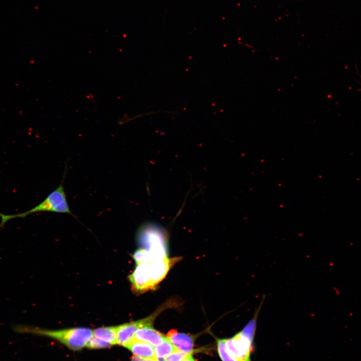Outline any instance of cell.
I'll return each mask as SVG.
<instances>
[{"instance_id": "obj_17", "label": "cell", "mask_w": 361, "mask_h": 361, "mask_svg": "<svg viewBox=\"0 0 361 361\" xmlns=\"http://www.w3.org/2000/svg\"><path fill=\"white\" fill-rule=\"evenodd\" d=\"M130 361H157L155 358H144L139 356H133Z\"/></svg>"}, {"instance_id": "obj_10", "label": "cell", "mask_w": 361, "mask_h": 361, "mask_svg": "<svg viewBox=\"0 0 361 361\" xmlns=\"http://www.w3.org/2000/svg\"><path fill=\"white\" fill-rule=\"evenodd\" d=\"M125 347L134 356L144 358H155L154 347L149 343L133 339Z\"/></svg>"}, {"instance_id": "obj_3", "label": "cell", "mask_w": 361, "mask_h": 361, "mask_svg": "<svg viewBox=\"0 0 361 361\" xmlns=\"http://www.w3.org/2000/svg\"><path fill=\"white\" fill-rule=\"evenodd\" d=\"M63 179L59 187L50 193L42 202L28 211L13 215H5L0 213L1 218L0 229H2L6 223L11 219L24 218L35 213L49 212L63 213L70 214L75 217L70 209L63 185Z\"/></svg>"}, {"instance_id": "obj_5", "label": "cell", "mask_w": 361, "mask_h": 361, "mask_svg": "<svg viewBox=\"0 0 361 361\" xmlns=\"http://www.w3.org/2000/svg\"><path fill=\"white\" fill-rule=\"evenodd\" d=\"M174 305L175 304L173 300L166 301L147 317L117 326L116 344L125 347L133 340L134 333L139 328L152 325L155 319L162 311Z\"/></svg>"}, {"instance_id": "obj_1", "label": "cell", "mask_w": 361, "mask_h": 361, "mask_svg": "<svg viewBox=\"0 0 361 361\" xmlns=\"http://www.w3.org/2000/svg\"><path fill=\"white\" fill-rule=\"evenodd\" d=\"M13 329L20 333H31L53 338L68 348L78 350L86 346L93 336V330L86 327H74L59 330H48L22 324H16Z\"/></svg>"}, {"instance_id": "obj_6", "label": "cell", "mask_w": 361, "mask_h": 361, "mask_svg": "<svg viewBox=\"0 0 361 361\" xmlns=\"http://www.w3.org/2000/svg\"><path fill=\"white\" fill-rule=\"evenodd\" d=\"M129 279L133 291L136 293H143L154 288L150 280L148 262L137 265L129 275Z\"/></svg>"}, {"instance_id": "obj_18", "label": "cell", "mask_w": 361, "mask_h": 361, "mask_svg": "<svg viewBox=\"0 0 361 361\" xmlns=\"http://www.w3.org/2000/svg\"><path fill=\"white\" fill-rule=\"evenodd\" d=\"M182 361H196V360L194 359V358L192 356V355H189L188 357L184 359Z\"/></svg>"}, {"instance_id": "obj_13", "label": "cell", "mask_w": 361, "mask_h": 361, "mask_svg": "<svg viewBox=\"0 0 361 361\" xmlns=\"http://www.w3.org/2000/svg\"><path fill=\"white\" fill-rule=\"evenodd\" d=\"M217 341L218 354L222 361H238L228 351L226 339H217Z\"/></svg>"}, {"instance_id": "obj_4", "label": "cell", "mask_w": 361, "mask_h": 361, "mask_svg": "<svg viewBox=\"0 0 361 361\" xmlns=\"http://www.w3.org/2000/svg\"><path fill=\"white\" fill-rule=\"evenodd\" d=\"M138 239L150 253L152 260L167 257L166 233L160 227L153 224L143 225L138 231Z\"/></svg>"}, {"instance_id": "obj_14", "label": "cell", "mask_w": 361, "mask_h": 361, "mask_svg": "<svg viewBox=\"0 0 361 361\" xmlns=\"http://www.w3.org/2000/svg\"><path fill=\"white\" fill-rule=\"evenodd\" d=\"M132 257L137 265L147 263L152 260L150 253L144 248L136 250L132 255Z\"/></svg>"}, {"instance_id": "obj_9", "label": "cell", "mask_w": 361, "mask_h": 361, "mask_svg": "<svg viewBox=\"0 0 361 361\" xmlns=\"http://www.w3.org/2000/svg\"><path fill=\"white\" fill-rule=\"evenodd\" d=\"M164 336L152 327V325H146L139 328L135 332L133 339L156 346L162 341Z\"/></svg>"}, {"instance_id": "obj_7", "label": "cell", "mask_w": 361, "mask_h": 361, "mask_svg": "<svg viewBox=\"0 0 361 361\" xmlns=\"http://www.w3.org/2000/svg\"><path fill=\"white\" fill-rule=\"evenodd\" d=\"M180 259V257L169 258L167 257L148 262L150 280L154 288L165 277L171 267Z\"/></svg>"}, {"instance_id": "obj_8", "label": "cell", "mask_w": 361, "mask_h": 361, "mask_svg": "<svg viewBox=\"0 0 361 361\" xmlns=\"http://www.w3.org/2000/svg\"><path fill=\"white\" fill-rule=\"evenodd\" d=\"M166 336L176 350L187 354H192L194 347L192 336L185 333L177 332L175 330H171L167 333Z\"/></svg>"}, {"instance_id": "obj_15", "label": "cell", "mask_w": 361, "mask_h": 361, "mask_svg": "<svg viewBox=\"0 0 361 361\" xmlns=\"http://www.w3.org/2000/svg\"><path fill=\"white\" fill-rule=\"evenodd\" d=\"M111 346L109 343L92 336L88 341L86 346L89 349H101Z\"/></svg>"}, {"instance_id": "obj_2", "label": "cell", "mask_w": 361, "mask_h": 361, "mask_svg": "<svg viewBox=\"0 0 361 361\" xmlns=\"http://www.w3.org/2000/svg\"><path fill=\"white\" fill-rule=\"evenodd\" d=\"M264 297L255 310L253 317L243 329L232 337L226 339L228 351L238 361H251V355L254 350V338L256 333L257 319L264 302Z\"/></svg>"}, {"instance_id": "obj_12", "label": "cell", "mask_w": 361, "mask_h": 361, "mask_svg": "<svg viewBox=\"0 0 361 361\" xmlns=\"http://www.w3.org/2000/svg\"><path fill=\"white\" fill-rule=\"evenodd\" d=\"M175 350L173 344L167 336H165L161 343L154 347L155 358H164Z\"/></svg>"}, {"instance_id": "obj_16", "label": "cell", "mask_w": 361, "mask_h": 361, "mask_svg": "<svg viewBox=\"0 0 361 361\" xmlns=\"http://www.w3.org/2000/svg\"><path fill=\"white\" fill-rule=\"evenodd\" d=\"M191 354H187L179 350H175L166 356L164 358V361H182L188 357Z\"/></svg>"}, {"instance_id": "obj_11", "label": "cell", "mask_w": 361, "mask_h": 361, "mask_svg": "<svg viewBox=\"0 0 361 361\" xmlns=\"http://www.w3.org/2000/svg\"><path fill=\"white\" fill-rule=\"evenodd\" d=\"M93 336L111 345L116 344L117 326L102 327L93 330Z\"/></svg>"}]
</instances>
